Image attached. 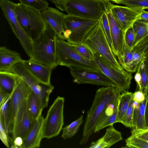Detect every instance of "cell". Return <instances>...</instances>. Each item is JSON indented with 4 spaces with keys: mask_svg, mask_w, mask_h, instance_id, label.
I'll list each match as a JSON object with an SVG mask.
<instances>
[{
    "mask_svg": "<svg viewBox=\"0 0 148 148\" xmlns=\"http://www.w3.org/2000/svg\"><path fill=\"white\" fill-rule=\"evenodd\" d=\"M121 93L118 88L113 86L103 87L96 91L92 104L87 112L80 145L87 143L94 133L96 123L106 108L109 103L118 99Z\"/></svg>",
    "mask_w": 148,
    "mask_h": 148,
    "instance_id": "obj_1",
    "label": "cell"
},
{
    "mask_svg": "<svg viewBox=\"0 0 148 148\" xmlns=\"http://www.w3.org/2000/svg\"><path fill=\"white\" fill-rule=\"evenodd\" d=\"M57 37L54 31L46 23V27L43 32L39 37L32 41V56L29 60L44 64L52 69L58 66Z\"/></svg>",
    "mask_w": 148,
    "mask_h": 148,
    "instance_id": "obj_2",
    "label": "cell"
},
{
    "mask_svg": "<svg viewBox=\"0 0 148 148\" xmlns=\"http://www.w3.org/2000/svg\"><path fill=\"white\" fill-rule=\"evenodd\" d=\"M57 65L71 69H77L94 71H101L93 61L88 60L79 54L71 44L58 37L56 40Z\"/></svg>",
    "mask_w": 148,
    "mask_h": 148,
    "instance_id": "obj_3",
    "label": "cell"
},
{
    "mask_svg": "<svg viewBox=\"0 0 148 148\" xmlns=\"http://www.w3.org/2000/svg\"><path fill=\"white\" fill-rule=\"evenodd\" d=\"M58 8L68 15L95 19L108 9L105 0H65Z\"/></svg>",
    "mask_w": 148,
    "mask_h": 148,
    "instance_id": "obj_4",
    "label": "cell"
},
{
    "mask_svg": "<svg viewBox=\"0 0 148 148\" xmlns=\"http://www.w3.org/2000/svg\"><path fill=\"white\" fill-rule=\"evenodd\" d=\"M99 20L66 14L63 21L64 40L72 45L83 43L87 35Z\"/></svg>",
    "mask_w": 148,
    "mask_h": 148,
    "instance_id": "obj_5",
    "label": "cell"
},
{
    "mask_svg": "<svg viewBox=\"0 0 148 148\" xmlns=\"http://www.w3.org/2000/svg\"><path fill=\"white\" fill-rule=\"evenodd\" d=\"M15 11L20 24L32 41L43 32L46 23L40 11L20 3L17 4Z\"/></svg>",
    "mask_w": 148,
    "mask_h": 148,
    "instance_id": "obj_6",
    "label": "cell"
},
{
    "mask_svg": "<svg viewBox=\"0 0 148 148\" xmlns=\"http://www.w3.org/2000/svg\"><path fill=\"white\" fill-rule=\"evenodd\" d=\"M93 53H98L115 68L123 71L110 46L100 19L98 24L89 32L84 43Z\"/></svg>",
    "mask_w": 148,
    "mask_h": 148,
    "instance_id": "obj_7",
    "label": "cell"
},
{
    "mask_svg": "<svg viewBox=\"0 0 148 148\" xmlns=\"http://www.w3.org/2000/svg\"><path fill=\"white\" fill-rule=\"evenodd\" d=\"M10 71L17 75L29 86L38 99L42 110L47 107L50 94L54 88L51 84L40 82L25 67L22 62L17 63Z\"/></svg>",
    "mask_w": 148,
    "mask_h": 148,
    "instance_id": "obj_8",
    "label": "cell"
},
{
    "mask_svg": "<svg viewBox=\"0 0 148 148\" xmlns=\"http://www.w3.org/2000/svg\"><path fill=\"white\" fill-rule=\"evenodd\" d=\"M64 99L58 97L50 107L42 126L43 138L50 139L58 135L64 125L63 111Z\"/></svg>",
    "mask_w": 148,
    "mask_h": 148,
    "instance_id": "obj_9",
    "label": "cell"
},
{
    "mask_svg": "<svg viewBox=\"0 0 148 148\" xmlns=\"http://www.w3.org/2000/svg\"><path fill=\"white\" fill-rule=\"evenodd\" d=\"M16 4L9 0L0 1V5L5 17L25 52L31 58L32 56V40L24 31L17 18L15 11Z\"/></svg>",
    "mask_w": 148,
    "mask_h": 148,
    "instance_id": "obj_10",
    "label": "cell"
},
{
    "mask_svg": "<svg viewBox=\"0 0 148 148\" xmlns=\"http://www.w3.org/2000/svg\"><path fill=\"white\" fill-rule=\"evenodd\" d=\"M93 54V61L101 71L114 83L121 93L128 91L132 78V73L116 69L98 53Z\"/></svg>",
    "mask_w": 148,
    "mask_h": 148,
    "instance_id": "obj_11",
    "label": "cell"
},
{
    "mask_svg": "<svg viewBox=\"0 0 148 148\" xmlns=\"http://www.w3.org/2000/svg\"><path fill=\"white\" fill-rule=\"evenodd\" d=\"M73 82L77 84H90L104 86L116 85L101 71H94L77 69H70Z\"/></svg>",
    "mask_w": 148,
    "mask_h": 148,
    "instance_id": "obj_12",
    "label": "cell"
},
{
    "mask_svg": "<svg viewBox=\"0 0 148 148\" xmlns=\"http://www.w3.org/2000/svg\"><path fill=\"white\" fill-rule=\"evenodd\" d=\"M108 8L124 33L138 20L143 9L121 6L108 2Z\"/></svg>",
    "mask_w": 148,
    "mask_h": 148,
    "instance_id": "obj_13",
    "label": "cell"
},
{
    "mask_svg": "<svg viewBox=\"0 0 148 148\" xmlns=\"http://www.w3.org/2000/svg\"><path fill=\"white\" fill-rule=\"evenodd\" d=\"M27 98L20 109L12 128V139L20 138L23 140L32 128L34 122L32 121L28 111Z\"/></svg>",
    "mask_w": 148,
    "mask_h": 148,
    "instance_id": "obj_14",
    "label": "cell"
},
{
    "mask_svg": "<svg viewBox=\"0 0 148 148\" xmlns=\"http://www.w3.org/2000/svg\"><path fill=\"white\" fill-rule=\"evenodd\" d=\"M31 91L28 85L20 78L13 92L10 95L12 112L11 133L18 112Z\"/></svg>",
    "mask_w": 148,
    "mask_h": 148,
    "instance_id": "obj_15",
    "label": "cell"
},
{
    "mask_svg": "<svg viewBox=\"0 0 148 148\" xmlns=\"http://www.w3.org/2000/svg\"><path fill=\"white\" fill-rule=\"evenodd\" d=\"M41 12L44 20L53 29L57 36L64 40L63 21L66 14L55 8L49 7Z\"/></svg>",
    "mask_w": 148,
    "mask_h": 148,
    "instance_id": "obj_16",
    "label": "cell"
},
{
    "mask_svg": "<svg viewBox=\"0 0 148 148\" xmlns=\"http://www.w3.org/2000/svg\"><path fill=\"white\" fill-rule=\"evenodd\" d=\"M106 14L110 27L112 40L111 49L114 55L117 56L123 47L124 32L108 8Z\"/></svg>",
    "mask_w": 148,
    "mask_h": 148,
    "instance_id": "obj_17",
    "label": "cell"
},
{
    "mask_svg": "<svg viewBox=\"0 0 148 148\" xmlns=\"http://www.w3.org/2000/svg\"><path fill=\"white\" fill-rule=\"evenodd\" d=\"M44 118L40 115L34 122L27 134L23 140L22 148H36L40 147L43 138L42 126Z\"/></svg>",
    "mask_w": 148,
    "mask_h": 148,
    "instance_id": "obj_18",
    "label": "cell"
},
{
    "mask_svg": "<svg viewBox=\"0 0 148 148\" xmlns=\"http://www.w3.org/2000/svg\"><path fill=\"white\" fill-rule=\"evenodd\" d=\"M22 62L25 69L40 82L45 84H51L52 68L29 60H23Z\"/></svg>",
    "mask_w": 148,
    "mask_h": 148,
    "instance_id": "obj_19",
    "label": "cell"
},
{
    "mask_svg": "<svg viewBox=\"0 0 148 148\" xmlns=\"http://www.w3.org/2000/svg\"><path fill=\"white\" fill-rule=\"evenodd\" d=\"M118 99L109 103L106 108L96 123L94 133L116 123Z\"/></svg>",
    "mask_w": 148,
    "mask_h": 148,
    "instance_id": "obj_20",
    "label": "cell"
},
{
    "mask_svg": "<svg viewBox=\"0 0 148 148\" xmlns=\"http://www.w3.org/2000/svg\"><path fill=\"white\" fill-rule=\"evenodd\" d=\"M123 138L121 133L115 129L113 125L106 129L105 134L98 140L92 142L89 148H108L121 140Z\"/></svg>",
    "mask_w": 148,
    "mask_h": 148,
    "instance_id": "obj_21",
    "label": "cell"
},
{
    "mask_svg": "<svg viewBox=\"0 0 148 148\" xmlns=\"http://www.w3.org/2000/svg\"><path fill=\"white\" fill-rule=\"evenodd\" d=\"M23 60L17 52L5 46L0 47V71H10L14 65Z\"/></svg>",
    "mask_w": 148,
    "mask_h": 148,
    "instance_id": "obj_22",
    "label": "cell"
},
{
    "mask_svg": "<svg viewBox=\"0 0 148 148\" xmlns=\"http://www.w3.org/2000/svg\"><path fill=\"white\" fill-rule=\"evenodd\" d=\"M117 56L119 62L125 70L131 73L136 71L138 66L134 61L132 49L124 40L123 47Z\"/></svg>",
    "mask_w": 148,
    "mask_h": 148,
    "instance_id": "obj_23",
    "label": "cell"
},
{
    "mask_svg": "<svg viewBox=\"0 0 148 148\" xmlns=\"http://www.w3.org/2000/svg\"><path fill=\"white\" fill-rule=\"evenodd\" d=\"M20 78L10 71H0V89L10 95Z\"/></svg>",
    "mask_w": 148,
    "mask_h": 148,
    "instance_id": "obj_24",
    "label": "cell"
},
{
    "mask_svg": "<svg viewBox=\"0 0 148 148\" xmlns=\"http://www.w3.org/2000/svg\"><path fill=\"white\" fill-rule=\"evenodd\" d=\"M148 100L147 95L142 102L134 106L133 127L132 129H147L145 121V110L146 106Z\"/></svg>",
    "mask_w": 148,
    "mask_h": 148,
    "instance_id": "obj_25",
    "label": "cell"
},
{
    "mask_svg": "<svg viewBox=\"0 0 148 148\" xmlns=\"http://www.w3.org/2000/svg\"><path fill=\"white\" fill-rule=\"evenodd\" d=\"M134 78L137 85L136 91L139 90L145 95H147L148 88V77L142 60L138 65Z\"/></svg>",
    "mask_w": 148,
    "mask_h": 148,
    "instance_id": "obj_26",
    "label": "cell"
},
{
    "mask_svg": "<svg viewBox=\"0 0 148 148\" xmlns=\"http://www.w3.org/2000/svg\"><path fill=\"white\" fill-rule=\"evenodd\" d=\"M27 106L29 114L34 122L42 115L43 110L39 101L35 94L31 90L27 99Z\"/></svg>",
    "mask_w": 148,
    "mask_h": 148,
    "instance_id": "obj_27",
    "label": "cell"
},
{
    "mask_svg": "<svg viewBox=\"0 0 148 148\" xmlns=\"http://www.w3.org/2000/svg\"><path fill=\"white\" fill-rule=\"evenodd\" d=\"M0 121L2 122L5 131L9 136V134L10 133L12 122L10 95L0 108Z\"/></svg>",
    "mask_w": 148,
    "mask_h": 148,
    "instance_id": "obj_28",
    "label": "cell"
},
{
    "mask_svg": "<svg viewBox=\"0 0 148 148\" xmlns=\"http://www.w3.org/2000/svg\"><path fill=\"white\" fill-rule=\"evenodd\" d=\"M133 93L128 91L121 93L118 99L116 123H121L132 99Z\"/></svg>",
    "mask_w": 148,
    "mask_h": 148,
    "instance_id": "obj_29",
    "label": "cell"
},
{
    "mask_svg": "<svg viewBox=\"0 0 148 148\" xmlns=\"http://www.w3.org/2000/svg\"><path fill=\"white\" fill-rule=\"evenodd\" d=\"M83 121V116L82 115L70 124L62 128V138L64 139H66L73 136L77 132Z\"/></svg>",
    "mask_w": 148,
    "mask_h": 148,
    "instance_id": "obj_30",
    "label": "cell"
},
{
    "mask_svg": "<svg viewBox=\"0 0 148 148\" xmlns=\"http://www.w3.org/2000/svg\"><path fill=\"white\" fill-rule=\"evenodd\" d=\"M132 27L134 34L133 47L140 40L148 34V24L141 20H138L134 23Z\"/></svg>",
    "mask_w": 148,
    "mask_h": 148,
    "instance_id": "obj_31",
    "label": "cell"
},
{
    "mask_svg": "<svg viewBox=\"0 0 148 148\" xmlns=\"http://www.w3.org/2000/svg\"><path fill=\"white\" fill-rule=\"evenodd\" d=\"M125 148H148V143L145 141L131 135L125 140Z\"/></svg>",
    "mask_w": 148,
    "mask_h": 148,
    "instance_id": "obj_32",
    "label": "cell"
},
{
    "mask_svg": "<svg viewBox=\"0 0 148 148\" xmlns=\"http://www.w3.org/2000/svg\"><path fill=\"white\" fill-rule=\"evenodd\" d=\"M20 3L40 11L49 7V3L47 0H18Z\"/></svg>",
    "mask_w": 148,
    "mask_h": 148,
    "instance_id": "obj_33",
    "label": "cell"
},
{
    "mask_svg": "<svg viewBox=\"0 0 148 148\" xmlns=\"http://www.w3.org/2000/svg\"><path fill=\"white\" fill-rule=\"evenodd\" d=\"M71 45L76 51L81 56L88 60L93 61V53L84 43Z\"/></svg>",
    "mask_w": 148,
    "mask_h": 148,
    "instance_id": "obj_34",
    "label": "cell"
},
{
    "mask_svg": "<svg viewBox=\"0 0 148 148\" xmlns=\"http://www.w3.org/2000/svg\"><path fill=\"white\" fill-rule=\"evenodd\" d=\"M118 4L133 8L148 10V0H123Z\"/></svg>",
    "mask_w": 148,
    "mask_h": 148,
    "instance_id": "obj_35",
    "label": "cell"
},
{
    "mask_svg": "<svg viewBox=\"0 0 148 148\" xmlns=\"http://www.w3.org/2000/svg\"><path fill=\"white\" fill-rule=\"evenodd\" d=\"M134 100L132 99L129 106L121 123L127 127L130 128L133 127V115L134 108Z\"/></svg>",
    "mask_w": 148,
    "mask_h": 148,
    "instance_id": "obj_36",
    "label": "cell"
},
{
    "mask_svg": "<svg viewBox=\"0 0 148 148\" xmlns=\"http://www.w3.org/2000/svg\"><path fill=\"white\" fill-rule=\"evenodd\" d=\"M134 51L144 54L148 51V34L138 42L132 49Z\"/></svg>",
    "mask_w": 148,
    "mask_h": 148,
    "instance_id": "obj_37",
    "label": "cell"
},
{
    "mask_svg": "<svg viewBox=\"0 0 148 148\" xmlns=\"http://www.w3.org/2000/svg\"><path fill=\"white\" fill-rule=\"evenodd\" d=\"M100 19L103 25V29L107 39L110 46L111 49L112 40L110 33V26L106 12L103 13L100 17Z\"/></svg>",
    "mask_w": 148,
    "mask_h": 148,
    "instance_id": "obj_38",
    "label": "cell"
},
{
    "mask_svg": "<svg viewBox=\"0 0 148 148\" xmlns=\"http://www.w3.org/2000/svg\"><path fill=\"white\" fill-rule=\"evenodd\" d=\"M134 39V34L132 26L124 33V40L127 45L132 49Z\"/></svg>",
    "mask_w": 148,
    "mask_h": 148,
    "instance_id": "obj_39",
    "label": "cell"
},
{
    "mask_svg": "<svg viewBox=\"0 0 148 148\" xmlns=\"http://www.w3.org/2000/svg\"><path fill=\"white\" fill-rule=\"evenodd\" d=\"M131 135H134L148 143V129H132Z\"/></svg>",
    "mask_w": 148,
    "mask_h": 148,
    "instance_id": "obj_40",
    "label": "cell"
},
{
    "mask_svg": "<svg viewBox=\"0 0 148 148\" xmlns=\"http://www.w3.org/2000/svg\"><path fill=\"white\" fill-rule=\"evenodd\" d=\"M4 129L2 122L0 121V138L2 142L8 148L10 147L8 136Z\"/></svg>",
    "mask_w": 148,
    "mask_h": 148,
    "instance_id": "obj_41",
    "label": "cell"
},
{
    "mask_svg": "<svg viewBox=\"0 0 148 148\" xmlns=\"http://www.w3.org/2000/svg\"><path fill=\"white\" fill-rule=\"evenodd\" d=\"M147 95L140 91H136L133 94L132 99L134 101L140 103L144 101Z\"/></svg>",
    "mask_w": 148,
    "mask_h": 148,
    "instance_id": "obj_42",
    "label": "cell"
},
{
    "mask_svg": "<svg viewBox=\"0 0 148 148\" xmlns=\"http://www.w3.org/2000/svg\"><path fill=\"white\" fill-rule=\"evenodd\" d=\"M134 61L135 64L138 66L142 60L143 54L134 51L132 49Z\"/></svg>",
    "mask_w": 148,
    "mask_h": 148,
    "instance_id": "obj_43",
    "label": "cell"
},
{
    "mask_svg": "<svg viewBox=\"0 0 148 148\" xmlns=\"http://www.w3.org/2000/svg\"><path fill=\"white\" fill-rule=\"evenodd\" d=\"M10 95L0 89V108L4 104Z\"/></svg>",
    "mask_w": 148,
    "mask_h": 148,
    "instance_id": "obj_44",
    "label": "cell"
},
{
    "mask_svg": "<svg viewBox=\"0 0 148 148\" xmlns=\"http://www.w3.org/2000/svg\"><path fill=\"white\" fill-rule=\"evenodd\" d=\"M138 20H141L148 24V11L144 9L142 10Z\"/></svg>",
    "mask_w": 148,
    "mask_h": 148,
    "instance_id": "obj_45",
    "label": "cell"
},
{
    "mask_svg": "<svg viewBox=\"0 0 148 148\" xmlns=\"http://www.w3.org/2000/svg\"><path fill=\"white\" fill-rule=\"evenodd\" d=\"M142 60L143 62L145 71L148 77V51L143 55Z\"/></svg>",
    "mask_w": 148,
    "mask_h": 148,
    "instance_id": "obj_46",
    "label": "cell"
},
{
    "mask_svg": "<svg viewBox=\"0 0 148 148\" xmlns=\"http://www.w3.org/2000/svg\"><path fill=\"white\" fill-rule=\"evenodd\" d=\"M53 3L58 8L62 4L65 0H47Z\"/></svg>",
    "mask_w": 148,
    "mask_h": 148,
    "instance_id": "obj_47",
    "label": "cell"
},
{
    "mask_svg": "<svg viewBox=\"0 0 148 148\" xmlns=\"http://www.w3.org/2000/svg\"><path fill=\"white\" fill-rule=\"evenodd\" d=\"M145 121L147 129H148V100L147 103L145 110Z\"/></svg>",
    "mask_w": 148,
    "mask_h": 148,
    "instance_id": "obj_48",
    "label": "cell"
},
{
    "mask_svg": "<svg viewBox=\"0 0 148 148\" xmlns=\"http://www.w3.org/2000/svg\"><path fill=\"white\" fill-rule=\"evenodd\" d=\"M106 2H110L112 1L113 3L118 4L121 1L123 0H105Z\"/></svg>",
    "mask_w": 148,
    "mask_h": 148,
    "instance_id": "obj_49",
    "label": "cell"
},
{
    "mask_svg": "<svg viewBox=\"0 0 148 148\" xmlns=\"http://www.w3.org/2000/svg\"><path fill=\"white\" fill-rule=\"evenodd\" d=\"M147 97H148V88L147 91Z\"/></svg>",
    "mask_w": 148,
    "mask_h": 148,
    "instance_id": "obj_50",
    "label": "cell"
}]
</instances>
